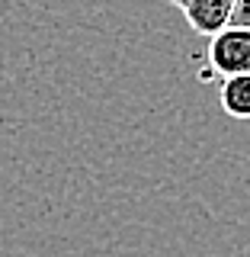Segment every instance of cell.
I'll return each mask as SVG.
<instances>
[{"label":"cell","instance_id":"obj_1","mask_svg":"<svg viewBox=\"0 0 250 257\" xmlns=\"http://www.w3.org/2000/svg\"><path fill=\"white\" fill-rule=\"evenodd\" d=\"M208 68L221 77L250 74V29L224 26L208 39Z\"/></svg>","mask_w":250,"mask_h":257},{"label":"cell","instance_id":"obj_2","mask_svg":"<svg viewBox=\"0 0 250 257\" xmlns=\"http://www.w3.org/2000/svg\"><path fill=\"white\" fill-rule=\"evenodd\" d=\"M186 23L192 26V32L212 39L215 32H221L231 20V10H234V0H186L180 7Z\"/></svg>","mask_w":250,"mask_h":257},{"label":"cell","instance_id":"obj_3","mask_svg":"<svg viewBox=\"0 0 250 257\" xmlns=\"http://www.w3.org/2000/svg\"><path fill=\"white\" fill-rule=\"evenodd\" d=\"M218 100H221V109L231 119H250V74L224 77Z\"/></svg>","mask_w":250,"mask_h":257},{"label":"cell","instance_id":"obj_4","mask_svg":"<svg viewBox=\"0 0 250 257\" xmlns=\"http://www.w3.org/2000/svg\"><path fill=\"white\" fill-rule=\"evenodd\" d=\"M170 4H173V7H183V4H186V0H170Z\"/></svg>","mask_w":250,"mask_h":257}]
</instances>
